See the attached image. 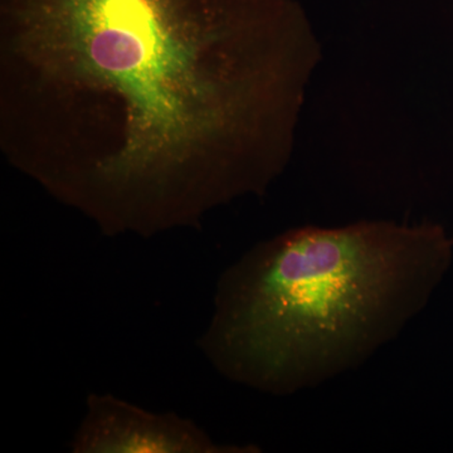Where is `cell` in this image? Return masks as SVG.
<instances>
[{"mask_svg": "<svg viewBox=\"0 0 453 453\" xmlns=\"http://www.w3.org/2000/svg\"><path fill=\"white\" fill-rule=\"evenodd\" d=\"M299 0H0V148L107 235L199 228L290 163Z\"/></svg>", "mask_w": 453, "mask_h": 453, "instance_id": "cell-1", "label": "cell"}, {"mask_svg": "<svg viewBox=\"0 0 453 453\" xmlns=\"http://www.w3.org/2000/svg\"><path fill=\"white\" fill-rule=\"evenodd\" d=\"M453 238L431 223L288 229L220 275L199 348L226 380L271 395L359 368L427 305Z\"/></svg>", "mask_w": 453, "mask_h": 453, "instance_id": "cell-2", "label": "cell"}, {"mask_svg": "<svg viewBox=\"0 0 453 453\" xmlns=\"http://www.w3.org/2000/svg\"><path fill=\"white\" fill-rule=\"evenodd\" d=\"M74 453H255L257 446L217 443L192 419L155 413L109 393H92L71 442Z\"/></svg>", "mask_w": 453, "mask_h": 453, "instance_id": "cell-3", "label": "cell"}]
</instances>
